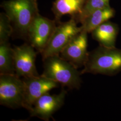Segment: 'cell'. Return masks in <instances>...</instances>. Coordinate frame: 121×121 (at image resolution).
Segmentation results:
<instances>
[{"label": "cell", "instance_id": "obj_1", "mask_svg": "<svg viewBox=\"0 0 121 121\" xmlns=\"http://www.w3.org/2000/svg\"><path fill=\"white\" fill-rule=\"evenodd\" d=\"M121 71V49L101 45L89 52L81 74L91 73L108 76Z\"/></svg>", "mask_w": 121, "mask_h": 121}, {"label": "cell", "instance_id": "obj_2", "mask_svg": "<svg viewBox=\"0 0 121 121\" xmlns=\"http://www.w3.org/2000/svg\"><path fill=\"white\" fill-rule=\"evenodd\" d=\"M43 76L69 89H78L81 86V72L59 55L48 56L44 59Z\"/></svg>", "mask_w": 121, "mask_h": 121}, {"label": "cell", "instance_id": "obj_3", "mask_svg": "<svg viewBox=\"0 0 121 121\" xmlns=\"http://www.w3.org/2000/svg\"><path fill=\"white\" fill-rule=\"evenodd\" d=\"M0 6L15 30L27 37L30 24L39 13L37 0H8L4 1Z\"/></svg>", "mask_w": 121, "mask_h": 121}, {"label": "cell", "instance_id": "obj_4", "mask_svg": "<svg viewBox=\"0 0 121 121\" xmlns=\"http://www.w3.org/2000/svg\"><path fill=\"white\" fill-rule=\"evenodd\" d=\"M0 104L10 108H24V82L15 74H0Z\"/></svg>", "mask_w": 121, "mask_h": 121}, {"label": "cell", "instance_id": "obj_5", "mask_svg": "<svg viewBox=\"0 0 121 121\" xmlns=\"http://www.w3.org/2000/svg\"><path fill=\"white\" fill-rule=\"evenodd\" d=\"M73 18L56 26L46 48L41 54L43 60L48 56L59 55L73 37L82 31L81 26Z\"/></svg>", "mask_w": 121, "mask_h": 121}, {"label": "cell", "instance_id": "obj_6", "mask_svg": "<svg viewBox=\"0 0 121 121\" xmlns=\"http://www.w3.org/2000/svg\"><path fill=\"white\" fill-rule=\"evenodd\" d=\"M56 21L38 14L29 27L27 38L30 44L41 53L47 46L56 27Z\"/></svg>", "mask_w": 121, "mask_h": 121}, {"label": "cell", "instance_id": "obj_7", "mask_svg": "<svg viewBox=\"0 0 121 121\" xmlns=\"http://www.w3.org/2000/svg\"><path fill=\"white\" fill-rule=\"evenodd\" d=\"M30 44L25 43L13 48L15 74L19 77L39 76L35 66L37 52Z\"/></svg>", "mask_w": 121, "mask_h": 121}, {"label": "cell", "instance_id": "obj_8", "mask_svg": "<svg viewBox=\"0 0 121 121\" xmlns=\"http://www.w3.org/2000/svg\"><path fill=\"white\" fill-rule=\"evenodd\" d=\"M24 85V108L29 112L35 101L41 96L56 88L58 83L44 76L25 77L22 79Z\"/></svg>", "mask_w": 121, "mask_h": 121}, {"label": "cell", "instance_id": "obj_9", "mask_svg": "<svg viewBox=\"0 0 121 121\" xmlns=\"http://www.w3.org/2000/svg\"><path fill=\"white\" fill-rule=\"evenodd\" d=\"M87 47V33L81 31L75 35L60 52V56L77 68L84 66L89 52Z\"/></svg>", "mask_w": 121, "mask_h": 121}, {"label": "cell", "instance_id": "obj_10", "mask_svg": "<svg viewBox=\"0 0 121 121\" xmlns=\"http://www.w3.org/2000/svg\"><path fill=\"white\" fill-rule=\"evenodd\" d=\"M67 92L62 89L58 94L47 93L41 96L35 102L29 111L31 117H36L44 121H48L52 114L64 104Z\"/></svg>", "mask_w": 121, "mask_h": 121}, {"label": "cell", "instance_id": "obj_11", "mask_svg": "<svg viewBox=\"0 0 121 121\" xmlns=\"http://www.w3.org/2000/svg\"><path fill=\"white\" fill-rule=\"evenodd\" d=\"M119 31L117 25L109 20L96 27L91 33L92 38L99 45L108 47H115V43Z\"/></svg>", "mask_w": 121, "mask_h": 121}, {"label": "cell", "instance_id": "obj_12", "mask_svg": "<svg viewBox=\"0 0 121 121\" xmlns=\"http://www.w3.org/2000/svg\"><path fill=\"white\" fill-rule=\"evenodd\" d=\"M85 0H55L52 10L55 21L59 22L62 16L69 15L75 20L81 14Z\"/></svg>", "mask_w": 121, "mask_h": 121}, {"label": "cell", "instance_id": "obj_13", "mask_svg": "<svg viewBox=\"0 0 121 121\" xmlns=\"http://www.w3.org/2000/svg\"><path fill=\"white\" fill-rule=\"evenodd\" d=\"M115 13L114 9L110 6L92 12L81 22L82 30L91 33L100 25L113 17Z\"/></svg>", "mask_w": 121, "mask_h": 121}, {"label": "cell", "instance_id": "obj_14", "mask_svg": "<svg viewBox=\"0 0 121 121\" xmlns=\"http://www.w3.org/2000/svg\"><path fill=\"white\" fill-rule=\"evenodd\" d=\"M13 48L8 42L0 43V74H15Z\"/></svg>", "mask_w": 121, "mask_h": 121}, {"label": "cell", "instance_id": "obj_15", "mask_svg": "<svg viewBox=\"0 0 121 121\" xmlns=\"http://www.w3.org/2000/svg\"><path fill=\"white\" fill-rule=\"evenodd\" d=\"M110 0H85L81 14L76 18L77 22L82 20L92 12L110 6Z\"/></svg>", "mask_w": 121, "mask_h": 121}, {"label": "cell", "instance_id": "obj_16", "mask_svg": "<svg viewBox=\"0 0 121 121\" xmlns=\"http://www.w3.org/2000/svg\"><path fill=\"white\" fill-rule=\"evenodd\" d=\"M13 31V26L5 13L0 14V43L8 42Z\"/></svg>", "mask_w": 121, "mask_h": 121}]
</instances>
